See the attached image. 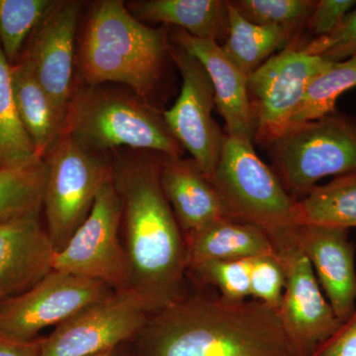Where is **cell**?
Instances as JSON below:
<instances>
[{"label": "cell", "instance_id": "obj_1", "mask_svg": "<svg viewBox=\"0 0 356 356\" xmlns=\"http://www.w3.org/2000/svg\"><path fill=\"white\" fill-rule=\"evenodd\" d=\"M149 314L131 341L136 356H300L277 311L197 286Z\"/></svg>", "mask_w": 356, "mask_h": 356}, {"label": "cell", "instance_id": "obj_2", "mask_svg": "<svg viewBox=\"0 0 356 356\" xmlns=\"http://www.w3.org/2000/svg\"><path fill=\"white\" fill-rule=\"evenodd\" d=\"M161 156L112 163V181L123 210L121 234L130 264V290L149 314L172 305L189 289L184 234L159 181Z\"/></svg>", "mask_w": 356, "mask_h": 356}, {"label": "cell", "instance_id": "obj_3", "mask_svg": "<svg viewBox=\"0 0 356 356\" xmlns=\"http://www.w3.org/2000/svg\"><path fill=\"white\" fill-rule=\"evenodd\" d=\"M168 43L165 29L140 22L122 0L95 2L79 49L83 83L126 84L137 97L149 103L170 57Z\"/></svg>", "mask_w": 356, "mask_h": 356}, {"label": "cell", "instance_id": "obj_4", "mask_svg": "<svg viewBox=\"0 0 356 356\" xmlns=\"http://www.w3.org/2000/svg\"><path fill=\"white\" fill-rule=\"evenodd\" d=\"M63 135L95 154L131 147L180 158L184 152L163 113L149 103L137 96L86 83L74 86Z\"/></svg>", "mask_w": 356, "mask_h": 356}, {"label": "cell", "instance_id": "obj_5", "mask_svg": "<svg viewBox=\"0 0 356 356\" xmlns=\"http://www.w3.org/2000/svg\"><path fill=\"white\" fill-rule=\"evenodd\" d=\"M211 181L229 217L264 229L273 243L297 228L294 199L259 158L252 140L226 134Z\"/></svg>", "mask_w": 356, "mask_h": 356}, {"label": "cell", "instance_id": "obj_6", "mask_svg": "<svg viewBox=\"0 0 356 356\" xmlns=\"http://www.w3.org/2000/svg\"><path fill=\"white\" fill-rule=\"evenodd\" d=\"M267 149L276 177L298 201L323 178L356 173V118L336 110L295 124Z\"/></svg>", "mask_w": 356, "mask_h": 356}, {"label": "cell", "instance_id": "obj_7", "mask_svg": "<svg viewBox=\"0 0 356 356\" xmlns=\"http://www.w3.org/2000/svg\"><path fill=\"white\" fill-rule=\"evenodd\" d=\"M44 161L47 181L43 210L56 252L65 247L86 221L103 185L112 179V163L62 135Z\"/></svg>", "mask_w": 356, "mask_h": 356}, {"label": "cell", "instance_id": "obj_8", "mask_svg": "<svg viewBox=\"0 0 356 356\" xmlns=\"http://www.w3.org/2000/svg\"><path fill=\"white\" fill-rule=\"evenodd\" d=\"M122 200L112 179L103 185L86 221L60 252L54 269L130 290V264L121 234Z\"/></svg>", "mask_w": 356, "mask_h": 356}, {"label": "cell", "instance_id": "obj_9", "mask_svg": "<svg viewBox=\"0 0 356 356\" xmlns=\"http://www.w3.org/2000/svg\"><path fill=\"white\" fill-rule=\"evenodd\" d=\"M332 62L286 47L248 76L254 140L268 149L291 127L312 79Z\"/></svg>", "mask_w": 356, "mask_h": 356}, {"label": "cell", "instance_id": "obj_10", "mask_svg": "<svg viewBox=\"0 0 356 356\" xmlns=\"http://www.w3.org/2000/svg\"><path fill=\"white\" fill-rule=\"evenodd\" d=\"M114 292L99 281L51 270L26 291L0 301V341L28 343Z\"/></svg>", "mask_w": 356, "mask_h": 356}, {"label": "cell", "instance_id": "obj_11", "mask_svg": "<svg viewBox=\"0 0 356 356\" xmlns=\"http://www.w3.org/2000/svg\"><path fill=\"white\" fill-rule=\"evenodd\" d=\"M297 228L274 243L285 273L284 292L277 313L300 356H312L341 324L300 245Z\"/></svg>", "mask_w": 356, "mask_h": 356}, {"label": "cell", "instance_id": "obj_12", "mask_svg": "<svg viewBox=\"0 0 356 356\" xmlns=\"http://www.w3.org/2000/svg\"><path fill=\"white\" fill-rule=\"evenodd\" d=\"M168 53L179 70L182 86L177 102L163 117L175 139L211 180L226 136L212 116L216 107L214 88L203 65L191 53L170 40Z\"/></svg>", "mask_w": 356, "mask_h": 356}, {"label": "cell", "instance_id": "obj_13", "mask_svg": "<svg viewBox=\"0 0 356 356\" xmlns=\"http://www.w3.org/2000/svg\"><path fill=\"white\" fill-rule=\"evenodd\" d=\"M149 314L131 290L114 291L43 337L40 356H88L130 343L144 327Z\"/></svg>", "mask_w": 356, "mask_h": 356}, {"label": "cell", "instance_id": "obj_14", "mask_svg": "<svg viewBox=\"0 0 356 356\" xmlns=\"http://www.w3.org/2000/svg\"><path fill=\"white\" fill-rule=\"evenodd\" d=\"M81 8V1L57 0L32 33L21 55L31 65L64 122L74 88V46Z\"/></svg>", "mask_w": 356, "mask_h": 356}, {"label": "cell", "instance_id": "obj_15", "mask_svg": "<svg viewBox=\"0 0 356 356\" xmlns=\"http://www.w3.org/2000/svg\"><path fill=\"white\" fill-rule=\"evenodd\" d=\"M297 236L325 298L343 324L356 310L355 250L348 229L305 225L298 226Z\"/></svg>", "mask_w": 356, "mask_h": 356}, {"label": "cell", "instance_id": "obj_16", "mask_svg": "<svg viewBox=\"0 0 356 356\" xmlns=\"http://www.w3.org/2000/svg\"><path fill=\"white\" fill-rule=\"evenodd\" d=\"M55 254L41 214L0 224V301L43 280L54 270Z\"/></svg>", "mask_w": 356, "mask_h": 356}, {"label": "cell", "instance_id": "obj_17", "mask_svg": "<svg viewBox=\"0 0 356 356\" xmlns=\"http://www.w3.org/2000/svg\"><path fill=\"white\" fill-rule=\"evenodd\" d=\"M168 38L197 58L207 72L214 88L216 108L226 123L227 135L254 142L248 76L229 60L221 44L196 38L177 28L170 30Z\"/></svg>", "mask_w": 356, "mask_h": 356}, {"label": "cell", "instance_id": "obj_18", "mask_svg": "<svg viewBox=\"0 0 356 356\" xmlns=\"http://www.w3.org/2000/svg\"><path fill=\"white\" fill-rule=\"evenodd\" d=\"M159 181L184 236L231 218L214 184L193 159L161 156Z\"/></svg>", "mask_w": 356, "mask_h": 356}, {"label": "cell", "instance_id": "obj_19", "mask_svg": "<svg viewBox=\"0 0 356 356\" xmlns=\"http://www.w3.org/2000/svg\"><path fill=\"white\" fill-rule=\"evenodd\" d=\"M184 236L188 269L205 261H242L276 252L266 232L233 218L211 222Z\"/></svg>", "mask_w": 356, "mask_h": 356}, {"label": "cell", "instance_id": "obj_20", "mask_svg": "<svg viewBox=\"0 0 356 356\" xmlns=\"http://www.w3.org/2000/svg\"><path fill=\"white\" fill-rule=\"evenodd\" d=\"M138 19L163 23L196 38L217 43L229 34V6L225 0H139L127 4Z\"/></svg>", "mask_w": 356, "mask_h": 356}, {"label": "cell", "instance_id": "obj_21", "mask_svg": "<svg viewBox=\"0 0 356 356\" xmlns=\"http://www.w3.org/2000/svg\"><path fill=\"white\" fill-rule=\"evenodd\" d=\"M10 81L20 120L31 138L37 156L44 159L62 137L64 121L26 58L20 57L10 65Z\"/></svg>", "mask_w": 356, "mask_h": 356}, {"label": "cell", "instance_id": "obj_22", "mask_svg": "<svg viewBox=\"0 0 356 356\" xmlns=\"http://www.w3.org/2000/svg\"><path fill=\"white\" fill-rule=\"evenodd\" d=\"M294 219L297 226L356 229V173L317 185L295 201Z\"/></svg>", "mask_w": 356, "mask_h": 356}, {"label": "cell", "instance_id": "obj_23", "mask_svg": "<svg viewBox=\"0 0 356 356\" xmlns=\"http://www.w3.org/2000/svg\"><path fill=\"white\" fill-rule=\"evenodd\" d=\"M229 6V34L221 44L229 60L245 76L259 69L274 51L283 50L295 40L290 30L281 27H267L250 22Z\"/></svg>", "mask_w": 356, "mask_h": 356}, {"label": "cell", "instance_id": "obj_24", "mask_svg": "<svg viewBox=\"0 0 356 356\" xmlns=\"http://www.w3.org/2000/svg\"><path fill=\"white\" fill-rule=\"evenodd\" d=\"M47 163L44 159L20 168L0 170V224L43 210Z\"/></svg>", "mask_w": 356, "mask_h": 356}, {"label": "cell", "instance_id": "obj_25", "mask_svg": "<svg viewBox=\"0 0 356 356\" xmlns=\"http://www.w3.org/2000/svg\"><path fill=\"white\" fill-rule=\"evenodd\" d=\"M31 138L20 120L10 81V65L0 49V170L40 161Z\"/></svg>", "mask_w": 356, "mask_h": 356}, {"label": "cell", "instance_id": "obj_26", "mask_svg": "<svg viewBox=\"0 0 356 356\" xmlns=\"http://www.w3.org/2000/svg\"><path fill=\"white\" fill-rule=\"evenodd\" d=\"M356 86V56L332 62L312 79L292 125L317 120L336 111L339 96ZM291 125V126H292Z\"/></svg>", "mask_w": 356, "mask_h": 356}, {"label": "cell", "instance_id": "obj_27", "mask_svg": "<svg viewBox=\"0 0 356 356\" xmlns=\"http://www.w3.org/2000/svg\"><path fill=\"white\" fill-rule=\"evenodd\" d=\"M57 0H0V41L9 65L15 64L44 16Z\"/></svg>", "mask_w": 356, "mask_h": 356}, {"label": "cell", "instance_id": "obj_28", "mask_svg": "<svg viewBox=\"0 0 356 356\" xmlns=\"http://www.w3.org/2000/svg\"><path fill=\"white\" fill-rule=\"evenodd\" d=\"M229 4L245 19L259 26L290 30L295 46L303 37L307 21L317 1L314 0H231ZM288 47V46H287Z\"/></svg>", "mask_w": 356, "mask_h": 356}, {"label": "cell", "instance_id": "obj_29", "mask_svg": "<svg viewBox=\"0 0 356 356\" xmlns=\"http://www.w3.org/2000/svg\"><path fill=\"white\" fill-rule=\"evenodd\" d=\"M250 267L252 259L205 261L188 269V280L213 288L225 298L245 300L250 297Z\"/></svg>", "mask_w": 356, "mask_h": 356}, {"label": "cell", "instance_id": "obj_30", "mask_svg": "<svg viewBox=\"0 0 356 356\" xmlns=\"http://www.w3.org/2000/svg\"><path fill=\"white\" fill-rule=\"evenodd\" d=\"M285 288V273L277 254L252 259L250 297L277 311Z\"/></svg>", "mask_w": 356, "mask_h": 356}, {"label": "cell", "instance_id": "obj_31", "mask_svg": "<svg viewBox=\"0 0 356 356\" xmlns=\"http://www.w3.org/2000/svg\"><path fill=\"white\" fill-rule=\"evenodd\" d=\"M298 50L330 62H341L356 56V8L331 34L311 40Z\"/></svg>", "mask_w": 356, "mask_h": 356}, {"label": "cell", "instance_id": "obj_32", "mask_svg": "<svg viewBox=\"0 0 356 356\" xmlns=\"http://www.w3.org/2000/svg\"><path fill=\"white\" fill-rule=\"evenodd\" d=\"M356 6L355 0H320L317 1L307 21L308 31L294 48L318 37L327 36L341 24L343 18ZM305 34V32H304Z\"/></svg>", "mask_w": 356, "mask_h": 356}, {"label": "cell", "instance_id": "obj_33", "mask_svg": "<svg viewBox=\"0 0 356 356\" xmlns=\"http://www.w3.org/2000/svg\"><path fill=\"white\" fill-rule=\"evenodd\" d=\"M312 356H356V310Z\"/></svg>", "mask_w": 356, "mask_h": 356}, {"label": "cell", "instance_id": "obj_34", "mask_svg": "<svg viewBox=\"0 0 356 356\" xmlns=\"http://www.w3.org/2000/svg\"><path fill=\"white\" fill-rule=\"evenodd\" d=\"M42 339L43 337H38L28 343H10L0 341V356H40Z\"/></svg>", "mask_w": 356, "mask_h": 356}, {"label": "cell", "instance_id": "obj_35", "mask_svg": "<svg viewBox=\"0 0 356 356\" xmlns=\"http://www.w3.org/2000/svg\"><path fill=\"white\" fill-rule=\"evenodd\" d=\"M88 356H136L134 353L132 344L130 343H124L117 344L112 348L96 353L95 355Z\"/></svg>", "mask_w": 356, "mask_h": 356}]
</instances>
